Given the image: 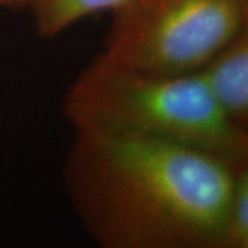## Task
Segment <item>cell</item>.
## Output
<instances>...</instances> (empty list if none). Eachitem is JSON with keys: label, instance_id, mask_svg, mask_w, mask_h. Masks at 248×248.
<instances>
[{"label": "cell", "instance_id": "1", "mask_svg": "<svg viewBox=\"0 0 248 248\" xmlns=\"http://www.w3.org/2000/svg\"><path fill=\"white\" fill-rule=\"evenodd\" d=\"M208 152L109 127H73L63 181L99 248H222L237 172Z\"/></svg>", "mask_w": 248, "mask_h": 248}, {"label": "cell", "instance_id": "2", "mask_svg": "<svg viewBox=\"0 0 248 248\" xmlns=\"http://www.w3.org/2000/svg\"><path fill=\"white\" fill-rule=\"evenodd\" d=\"M72 127L98 125L248 163V131L223 115L199 73H155L98 55L65 95Z\"/></svg>", "mask_w": 248, "mask_h": 248}, {"label": "cell", "instance_id": "3", "mask_svg": "<svg viewBox=\"0 0 248 248\" xmlns=\"http://www.w3.org/2000/svg\"><path fill=\"white\" fill-rule=\"evenodd\" d=\"M248 27V0H125L101 57L138 71L195 73Z\"/></svg>", "mask_w": 248, "mask_h": 248}, {"label": "cell", "instance_id": "4", "mask_svg": "<svg viewBox=\"0 0 248 248\" xmlns=\"http://www.w3.org/2000/svg\"><path fill=\"white\" fill-rule=\"evenodd\" d=\"M197 73L222 113L248 131V27L214 54Z\"/></svg>", "mask_w": 248, "mask_h": 248}, {"label": "cell", "instance_id": "5", "mask_svg": "<svg viewBox=\"0 0 248 248\" xmlns=\"http://www.w3.org/2000/svg\"><path fill=\"white\" fill-rule=\"evenodd\" d=\"M125 0H31L39 35L57 37L78 22L104 11H115Z\"/></svg>", "mask_w": 248, "mask_h": 248}, {"label": "cell", "instance_id": "6", "mask_svg": "<svg viewBox=\"0 0 248 248\" xmlns=\"http://www.w3.org/2000/svg\"><path fill=\"white\" fill-rule=\"evenodd\" d=\"M222 248H248V164L237 172Z\"/></svg>", "mask_w": 248, "mask_h": 248}, {"label": "cell", "instance_id": "7", "mask_svg": "<svg viewBox=\"0 0 248 248\" xmlns=\"http://www.w3.org/2000/svg\"><path fill=\"white\" fill-rule=\"evenodd\" d=\"M31 0H0V7L11 10L29 9Z\"/></svg>", "mask_w": 248, "mask_h": 248}]
</instances>
